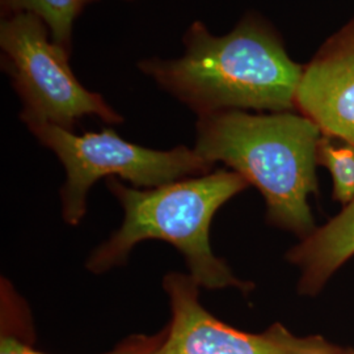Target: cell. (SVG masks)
<instances>
[{
	"instance_id": "cell-10",
	"label": "cell",
	"mask_w": 354,
	"mask_h": 354,
	"mask_svg": "<svg viewBox=\"0 0 354 354\" xmlns=\"http://www.w3.org/2000/svg\"><path fill=\"white\" fill-rule=\"evenodd\" d=\"M317 165L324 167L332 178V197L348 205L354 200V145L322 134L317 145Z\"/></svg>"
},
{
	"instance_id": "cell-11",
	"label": "cell",
	"mask_w": 354,
	"mask_h": 354,
	"mask_svg": "<svg viewBox=\"0 0 354 354\" xmlns=\"http://www.w3.org/2000/svg\"><path fill=\"white\" fill-rule=\"evenodd\" d=\"M165 336V332L155 335V336H138L131 337L120 346H117L112 352L104 354H158V349L163 342ZM0 354H45L35 351L29 344L26 342L10 336L3 335L0 340Z\"/></svg>"
},
{
	"instance_id": "cell-8",
	"label": "cell",
	"mask_w": 354,
	"mask_h": 354,
	"mask_svg": "<svg viewBox=\"0 0 354 354\" xmlns=\"http://www.w3.org/2000/svg\"><path fill=\"white\" fill-rule=\"evenodd\" d=\"M354 256V200L294 245L286 259L299 270L298 292L315 297Z\"/></svg>"
},
{
	"instance_id": "cell-1",
	"label": "cell",
	"mask_w": 354,
	"mask_h": 354,
	"mask_svg": "<svg viewBox=\"0 0 354 354\" xmlns=\"http://www.w3.org/2000/svg\"><path fill=\"white\" fill-rule=\"evenodd\" d=\"M185 54L147 59L140 71L198 117L225 111H297L304 66L291 59L279 33L247 15L226 36H213L201 21L184 35Z\"/></svg>"
},
{
	"instance_id": "cell-9",
	"label": "cell",
	"mask_w": 354,
	"mask_h": 354,
	"mask_svg": "<svg viewBox=\"0 0 354 354\" xmlns=\"http://www.w3.org/2000/svg\"><path fill=\"white\" fill-rule=\"evenodd\" d=\"M7 12L35 13L49 26L53 41L70 51L73 24L83 0H0Z\"/></svg>"
},
{
	"instance_id": "cell-6",
	"label": "cell",
	"mask_w": 354,
	"mask_h": 354,
	"mask_svg": "<svg viewBox=\"0 0 354 354\" xmlns=\"http://www.w3.org/2000/svg\"><path fill=\"white\" fill-rule=\"evenodd\" d=\"M163 288L172 317L158 354H310L326 342L323 336H297L281 323L261 333L230 327L203 307L190 274L169 273Z\"/></svg>"
},
{
	"instance_id": "cell-4",
	"label": "cell",
	"mask_w": 354,
	"mask_h": 354,
	"mask_svg": "<svg viewBox=\"0 0 354 354\" xmlns=\"http://www.w3.org/2000/svg\"><path fill=\"white\" fill-rule=\"evenodd\" d=\"M45 147L54 152L66 171L61 190L64 222L76 226L87 212V196L102 177L122 178L136 188H156L212 172L213 165L194 149L178 146L160 151L130 143L112 129L76 136L50 124L28 125Z\"/></svg>"
},
{
	"instance_id": "cell-13",
	"label": "cell",
	"mask_w": 354,
	"mask_h": 354,
	"mask_svg": "<svg viewBox=\"0 0 354 354\" xmlns=\"http://www.w3.org/2000/svg\"><path fill=\"white\" fill-rule=\"evenodd\" d=\"M91 1H93V0H83V3H84V4H88Z\"/></svg>"
},
{
	"instance_id": "cell-12",
	"label": "cell",
	"mask_w": 354,
	"mask_h": 354,
	"mask_svg": "<svg viewBox=\"0 0 354 354\" xmlns=\"http://www.w3.org/2000/svg\"><path fill=\"white\" fill-rule=\"evenodd\" d=\"M310 354H354V348L340 346L326 340L323 345H320L317 349Z\"/></svg>"
},
{
	"instance_id": "cell-5",
	"label": "cell",
	"mask_w": 354,
	"mask_h": 354,
	"mask_svg": "<svg viewBox=\"0 0 354 354\" xmlns=\"http://www.w3.org/2000/svg\"><path fill=\"white\" fill-rule=\"evenodd\" d=\"M45 26L30 12L11 13L0 24L1 62L24 105L20 115L26 127L50 124L73 130L87 115L122 122L102 95L80 84L70 68L68 50L48 38Z\"/></svg>"
},
{
	"instance_id": "cell-3",
	"label": "cell",
	"mask_w": 354,
	"mask_h": 354,
	"mask_svg": "<svg viewBox=\"0 0 354 354\" xmlns=\"http://www.w3.org/2000/svg\"><path fill=\"white\" fill-rule=\"evenodd\" d=\"M248 185L239 174L226 169L145 189L111 178L108 188L124 209V222L89 254L88 270L95 274L105 273L124 264L140 241L159 239L172 244L183 254L190 277L200 288L251 290L252 283L238 279L215 256L209 241L215 213Z\"/></svg>"
},
{
	"instance_id": "cell-7",
	"label": "cell",
	"mask_w": 354,
	"mask_h": 354,
	"mask_svg": "<svg viewBox=\"0 0 354 354\" xmlns=\"http://www.w3.org/2000/svg\"><path fill=\"white\" fill-rule=\"evenodd\" d=\"M295 105L323 134L354 145V17L304 64Z\"/></svg>"
},
{
	"instance_id": "cell-2",
	"label": "cell",
	"mask_w": 354,
	"mask_h": 354,
	"mask_svg": "<svg viewBox=\"0 0 354 354\" xmlns=\"http://www.w3.org/2000/svg\"><path fill=\"white\" fill-rule=\"evenodd\" d=\"M196 134L201 158L227 165L261 192L270 225L299 239L317 227L308 200L317 190L323 133L314 121L298 111H225L201 115Z\"/></svg>"
}]
</instances>
